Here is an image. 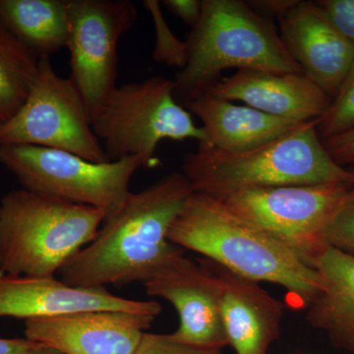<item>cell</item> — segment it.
Wrapping results in <instances>:
<instances>
[{"label":"cell","mask_w":354,"mask_h":354,"mask_svg":"<svg viewBox=\"0 0 354 354\" xmlns=\"http://www.w3.org/2000/svg\"><path fill=\"white\" fill-rule=\"evenodd\" d=\"M147 295L164 298L176 308L179 325L171 337L203 348L228 346L221 314L218 279L203 261L184 251L162 265L143 283Z\"/></svg>","instance_id":"8fae6325"},{"label":"cell","mask_w":354,"mask_h":354,"mask_svg":"<svg viewBox=\"0 0 354 354\" xmlns=\"http://www.w3.org/2000/svg\"><path fill=\"white\" fill-rule=\"evenodd\" d=\"M317 3L342 36L354 46V0H321Z\"/></svg>","instance_id":"d4e9b609"},{"label":"cell","mask_w":354,"mask_h":354,"mask_svg":"<svg viewBox=\"0 0 354 354\" xmlns=\"http://www.w3.org/2000/svg\"><path fill=\"white\" fill-rule=\"evenodd\" d=\"M328 245L354 256V188L326 232Z\"/></svg>","instance_id":"603a6c76"},{"label":"cell","mask_w":354,"mask_h":354,"mask_svg":"<svg viewBox=\"0 0 354 354\" xmlns=\"http://www.w3.org/2000/svg\"><path fill=\"white\" fill-rule=\"evenodd\" d=\"M351 129H354V62L318 124L319 135L322 140Z\"/></svg>","instance_id":"7402d4cb"},{"label":"cell","mask_w":354,"mask_h":354,"mask_svg":"<svg viewBox=\"0 0 354 354\" xmlns=\"http://www.w3.org/2000/svg\"><path fill=\"white\" fill-rule=\"evenodd\" d=\"M299 2L300 0H250L247 3L261 17L279 21L288 15Z\"/></svg>","instance_id":"4316f807"},{"label":"cell","mask_w":354,"mask_h":354,"mask_svg":"<svg viewBox=\"0 0 354 354\" xmlns=\"http://www.w3.org/2000/svg\"><path fill=\"white\" fill-rule=\"evenodd\" d=\"M221 288V314L227 344L236 354H268L279 335L283 304L259 283L203 259Z\"/></svg>","instance_id":"2e32d148"},{"label":"cell","mask_w":354,"mask_h":354,"mask_svg":"<svg viewBox=\"0 0 354 354\" xmlns=\"http://www.w3.org/2000/svg\"><path fill=\"white\" fill-rule=\"evenodd\" d=\"M174 81L151 76L118 86L92 118V127L111 162L128 157L141 158L143 167L160 164L156 158L164 140H196L206 136L192 114L174 95Z\"/></svg>","instance_id":"8992f818"},{"label":"cell","mask_w":354,"mask_h":354,"mask_svg":"<svg viewBox=\"0 0 354 354\" xmlns=\"http://www.w3.org/2000/svg\"><path fill=\"white\" fill-rule=\"evenodd\" d=\"M322 141L328 153L337 165L342 167L354 165V129Z\"/></svg>","instance_id":"484cf974"},{"label":"cell","mask_w":354,"mask_h":354,"mask_svg":"<svg viewBox=\"0 0 354 354\" xmlns=\"http://www.w3.org/2000/svg\"><path fill=\"white\" fill-rule=\"evenodd\" d=\"M31 145L75 153L91 162H111L92 127L82 95L59 76L50 58L39 60L27 99L10 120L0 124V146Z\"/></svg>","instance_id":"9c48e42d"},{"label":"cell","mask_w":354,"mask_h":354,"mask_svg":"<svg viewBox=\"0 0 354 354\" xmlns=\"http://www.w3.org/2000/svg\"><path fill=\"white\" fill-rule=\"evenodd\" d=\"M353 188V183L279 186L239 191L218 200L313 268L329 247L328 227Z\"/></svg>","instance_id":"ba28073f"},{"label":"cell","mask_w":354,"mask_h":354,"mask_svg":"<svg viewBox=\"0 0 354 354\" xmlns=\"http://www.w3.org/2000/svg\"><path fill=\"white\" fill-rule=\"evenodd\" d=\"M272 116L304 123L320 120L333 99L305 73L239 70L218 79L206 91Z\"/></svg>","instance_id":"9a60e30c"},{"label":"cell","mask_w":354,"mask_h":354,"mask_svg":"<svg viewBox=\"0 0 354 354\" xmlns=\"http://www.w3.org/2000/svg\"><path fill=\"white\" fill-rule=\"evenodd\" d=\"M281 41L311 80L334 99L354 62V46L317 1H301L278 21Z\"/></svg>","instance_id":"5bb4252c"},{"label":"cell","mask_w":354,"mask_h":354,"mask_svg":"<svg viewBox=\"0 0 354 354\" xmlns=\"http://www.w3.org/2000/svg\"><path fill=\"white\" fill-rule=\"evenodd\" d=\"M133 354H221V349L198 348L177 342L171 335L146 332Z\"/></svg>","instance_id":"cb8c5ba5"},{"label":"cell","mask_w":354,"mask_h":354,"mask_svg":"<svg viewBox=\"0 0 354 354\" xmlns=\"http://www.w3.org/2000/svg\"><path fill=\"white\" fill-rule=\"evenodd\" d=\"M169 241L242 278L286 288L293 308H308L320 293V279L314 268L208 195L191 194L172 223Z\"/></svg>","instance_id":"7a4b0ae2"},{"label":"cell","mask_w":354,"mask_h":354,"mask_svg":"<svg viewBox=\"0 0 354 354\" xmlns=\"http://www.w3.org/2000/svg\"><path fill=\"white\" fill-rule=\"evenodd\" d=\"M156 316L97 310L25 321L26 339L66 354H133Z\"/></svg>","instance_id":"7c38bea8"},{"label":"cell","mask_w":354,"mask_h":354,"mask_svg":"<svg viewBox=\"0 0 354 354\" xmlns=\"http://www.w3.org/2000/svg\"><path fill=\"white\" fill-rule=\"evenodd\" d=\"M0 162L23 189L102 209L106 218L120 211L129 184L143 167L141 158L91 162L75 153L31 145L0 146Z\"/></svg>","instance_id":"52a82bcc"},{"label":"cell","mask_w":354,"mask_h":354,"mask_svg":"<svg viewBox=\"0 0 354 354\" xmlns=\"http://www.w3.org/2000/svg\"><path fill=\"white\" fill-rule=\"evenodd\" d=\"M162 4L191 29L196 26L201 16L202 0H165Z\"/></svg>","instance_id":"83f0119b"},{"label":"cell","mask_w":354,"mask_h":354,"mask_svg":"<svg viewBox=\"0 0 354 354\" xmlns=\"http://www.w3.org/2000/svg\"><path fill=\"white\" fill-rule=\"evenodd\" d=\"M351 171H353V174H354V169H351Z\"/></svg>","instance_id":"4dcf8cb0"},{"label":"cell","mask_w":354,"mask_h":354,"mask_svg":"<svg viewBox=\"0 0 354 354\" xmlns=\"http://www.w3.org/2000/svg\"><path fill=\"white\" fill-rule=\"evenodd\" d=\"M319 120L245 152L198 148L186 153L181 172L194 192L216 199L256 188L354 184L353 172L337 165L324 146Z\"/></svg>","instance_id":"3957f363"},{"label":"cell","mask_w":354,"mask_h":354,"mask_svg":"<svg viewBox=\"0 0 354 354\" xmlns=\"http://www.w3.org/2000/svg\"><path fill=\"white\" fill-rule=\"evenodd\" d=\"M188 62L177 74L174 95L199 97L227 69L304 73L281 41L274 21L241 0H202V12L186 41Z\"/></svg>","instance_id":"277c9868"},{"label":"cell","mask_w":354,"mask_h":354,"mask_svg":"<svg viewBox=\"0 0 354 354\" xmlns=\"http://www.w3.org/2000/svg\"><path fill=\"white\" fill-rule=\"evenodd\" d=\"M193 192L181 171L130 192L120 211L104 221L94 241L62 268V281L83 288L143 285L184 251L169 241V232Z\"/></svg>","instance_id":"6da1fadb"},{"label":"cell","mask_w":354,"mask_h":354,"mask_svg":"<svg viewBox=\"0 0 354 354\" xmlns=\"http://www.w3.org/2000/svg\"><path fill=\"white\" fill-rule=\"evenodd\" d=\"M321 291L307 319L342 348L354 349V256L328 247L313 266Z\"/></svg>","instance_id":"ac0fdd59"},{"label":"cell","mask_w":354,"mask_h":354,"mask_svg":"<svg viewBox=\"0 0 354 354\" xmlns=\"http://www.w3.org/2000/svg\"><path fill=\"white\" fill-rule=\"evenodd\" d=\"M184 106L202 122L206 143L199 148L228 153L252 150L295 131L305 123L276 118L208 92L186 102Z\"/></svg>","instance_id":"e0dca14e"},{"label":"cell","mask_w":354,"mask_h":354,"mask_svg":"<svg viewBox=\"0 0 354 354\" xmlns=\"http://www.w3.org/2000/svg\"><path fill=\"white\" fill-rule=\"evenodd\" d=\"M39 60L0 21V124L10 120L24 104Z\"/></svg>","instance_id":"ffe728a7"},{"label":"cell","mask_w":354,"mask_h":354,"mask_svg":"<svg viewBox=\"0 0 354 354\" xmlns=\"http://www.w3.org/2000/svg\"><path fill=\"white\" fill-rule=\"evenodd\" d=\"M97 310L158 317L162 307L156 300L127 299L109 292L106 288H76L55 277L0 274V317L27 321Z\"/></svg>","instance_id":"4fadbf2b"},{"label":"cell","mask_w":354,"mask_h":354,"mask_svg":"<svg viewBox=\"0 0 354 354\" xmlns=\"http://www.w3.org/2000/svg\"><path fill=\"white\" fill-rule=\"evenodd\" d=\"M0 21L39 59L67 48L66 0H0Z\"/></svg>","instance_id":"d6986e66"},{"label":"cell","mask_w":354,"mask_h":354,"mask_svg":"<svg viewBox=\"0 0 354 354\" xmlns=\"http://www.w3.org/2000/svg\"><path fill=\"white\" fill-rule=\"evenodd\" d=\"M69 78L82 95L91 118L118 87V44L136 23L130 0H66Z\"/></svg>","instance_id":"30bf717a"},{"label":"cell","mask_w":354,"mask_h":354,"mask_svg":"<svg viewBox=\"0 0 354 354\" xmlns=\"http://www.w3.org/2000/svg\"><path fill=\"white\" fill-rule=\"evenodd\" d=\"M37 342L28 339H2L0 337V354H28Z\"/></svg>","instance_id":"f1b7e54d"},{"label":"cell","mask_w":354,"mask_h":354,"mask_svg":"<svg viewBox=\"0 0 354 354\" xmlns=\"http://www.w3.org/2000/svg\"><path fill=\"white\" fill-rule=\"evenodd\" d=\"M28 354H66L62 351H58L51 346H44V344H37L34 348L31 349Z\"/></svg>","instance_id":"f546056e"},{"label":"cell","mask_w":354,"mask_h":354,"mask_svg":"<svg viewBox=\"0 0 354 354\" xmlns=\"http://www.w3.org/2000/svg\"><path fill=\"white\" fill-rule=\"evenodd\" d=\"M106 214L23 189L0 201V274L55 277L97 236Z\"/></svg>","instance_id":"5b68a950"},{"label":"cell","mask_w":354,"mask_h":354,"mask_svg":"<svg viewBox=\"0 0 354 354\" xmlns=\"http://www.w3.org/2000/svg\"><path fill=\"white\" fill-rule=\"evenodd\" d=\"M144 6L151 14L155 29L153 62L183 70L188 62V46L180 41L165 19L162 4L158 0H145Z\"/></svg>","instance_id":"44dd1931"}]
</instances>
